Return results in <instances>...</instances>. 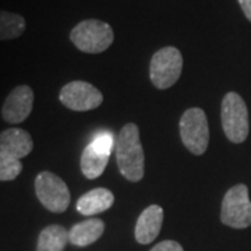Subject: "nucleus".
<instances>
[{
  "label": "nucleus",
  "mask_w": 251,
  "mask_h": 251,
  "mask_svg": "<svg viewBox=\"0 0 251 251\" xmlns=\"http://www.w3.org/2000/svg\"><path fill=\"white\" fill-rule=\"evenodd\" d=\"M116 161L120 173L128 181L143 180L145 172V156L140 138L138 126L127 123L120 130L116 140Z\"/></svg>",
  "instance_id": "f257e3e1"
},
{
  "label": "nucleus",
  "mask_w": 251,
  "mask_h": 251,
  "mask_svg": "<svg viewBox=\"0 0 251 251\" xmlns=\"http://www.w3.org/2000/svg\"><path fill=\"white\" fill-rule=\"evenodd\" d=\"M70 41L84 53H102L115 41L113 29L108 23L100 20H84L73 28Z\"/></svg>",
  "instance_id": "f03ea898"
},
{
  "label": "nucleus",
  "mask_w": 251,
  "mask_h": 251,
  "mask_svg": "<svg viewBox=\"0 0 251 251\" xmlns=\"http://www.w3.org/2000/svg\"><path fill=\"white\" fill-rule=\"evenodd\" d=\"M221 119L225 135L229 141L242 144L249 137V110L246 102L236 92H227L221 106Z\"/></svg>",
  "instance_id": "7ed1b4c3"
},
{
  "label": "nucleus",
  "mask_w": 251,
  "mask_h": 251,
  "mask_svg": "<svg viewBox=\"0 0 251 251\" xmlns=\"http://www.w3.org/2000/svg\"><path fill=\"white\" fill-rule=\"evenodd\" d=\"M183 56L175 46H165L153 54L150 63V77L153 87L168 90L175 85L181 75Z\"/></svg>",
  "instance_id": "20e7f679"
},
{
  "label": "nucleus",
  "mask_w": 251,
  "mask_h": 251,
  "mask_svg": "<svg viewBox=\"0 0 251 251\" xmlns=\"http://www.w3.org/2000/svg\"><path fill=\"white\" fill-rule=\"evenodd\" d=\"M179 128L181 141L190 152L194 155L205 153L209 144V127L202 109H187L180 119Z\"/></svg>",
  "instance_id": "39448f33"
},
{
  "label": "nucleus",
  "mask_w": 251,
  "mask_h": 251,
  "mask_svg": "<svg viewBox=\"0 0 251 251\" xmlns=\"http://www.w3.org/2000/svg\"><path fill=\"white\" fill-rule=\"evenodd\" d=\"M221 221L233 229L251 226V201L246 184H236L227 190L222 201Z\"/></svg>",
  "instance_id": "423d86ee"
},
{
  "label": "nucleus",
  "mask_w": 251,
  "mask_h": 251,
  "mask_svg": "<svg viewBox=\"0 0 251 251\" xmlns=\"http://www.w3.org/2000/svg\"><path fill=\"white\" fill-rule=\"evenodd\" d=\"M35 194L48 211L62 214L70 205L67 184L52 172H41L35 179Z\"/></svg>",
  "instance_id": "0eeeda50"
},
{
  "label": "nucleus",
  "mask_w": 251,
  "mask_h": 251,
  "mask_svg": "<svg viewBox=\"0 0 251 251\" xmlns=\"http://www.w3.org/2000/svg\"><path fill=\"white\" fill-rule=\"evenodd\" d=\"M59 99L66 108L74 112H88L97 109L103 102L102 92L87 81L75 80L60 90Z\"/></svg>",
  "instance_id": "6e6552de"
},
{
  "label": "nucleus",
  "mask_w": 251,
  "mask_h": 251,
  "mask_svg": "<svg viewBox=\"0 0 251 251\" xmlns=\"http://www.w3.org/2000/svg\"><path fill=\"white\" fill-rule=\"evenodd\" d=\"M34 108V91L28 85H18L7 95L1 108V117L10 125L23 123Z\"/></svg>",
  "instance_id": "1a4fd4ad"
},
{
  "label": "nucleus",
  "mask_w": 251,
  "mask_h": 251,
  "mask_svg": "<svg viewBox=\"0 0 251 251\" xmlns=\"http://www.w3.org/2000/svg\"><path fill=\"white\" fill-rule=\"evenodd\" d=\"M163 224V209L159 205H150L145 208L138 221L135 224L134 236L135 240L140 244H150L152 243L158 234L161 233V227Z\"/></svg>",
  "instance_id": "9d476101"
},
{
  "label": "nucleus",
  "mask_w": 251,
  "mask_h": 251,
  "mask_svg": "<svg viewBox=\"0 0 251 251\" xmlns=\"http://www.w3.org/2000/svg\"><path fill=\"white\" fill-rule=\"evenodd\" d=\"M34 148L32 137L24 128L10 127L0 133V151L6 152L17 158L23 159L31 153Z\"/></svg>",
  "instance_id": "9b49d317"
},
{
  "label": "nucleus",
  "mask_w": 251,
  "mask_h": 251,
  "mask_svg": "<svg viewBox=\"0 0 251 251\" xmlns=\"http://www.w3.org/2000/svg\"><path fill=\"white\" fill-rule=\"evenodd\" d=\"M115 202V196L108 188H94L82 194L77 201V211L81 215L92 216L108 211Z\"/></svg>",
  "instance_id": "f8f14e48"
},
{
  "label": "nucleus",
  "mask_w": 251,
  "mask_h": 251,
  "mask_svg": "<svg viewBox=\"0 0 251 251\" xmlns=\"http://www.w3.org/2000/svg\"><path fill=\"white\" fill-rule=\"evenodd\" d=\"M105 224L98 218H91L74 225L69 230V242L77 247H87L95 243L103 234Z\"/></svg>",
  "instance_id": "ddd939ff"
},
{
  "label": "nucleus",
  "mask_w": 251,
  "mask_h": 251,
  "mask_svg": "<svg viewBox=\"0 0 251 251\" xmlns=\"http://www.w3.org/2000/svg\"><path fill=\"white\" fill-rule=\"evenodd\" d=\"M109 156L106 153H102L97 151L91 144L85 147L81 155V172L87 179H97L99 177L105 169L109 162Z\"/></svg>",
  "instance_id": "4468645a"
},
{
  "label": "nucleus",
  "mask_w": 251,
  "mask_h": 251,
  "mask_svg": "<svg viewBox=\"0 0 251 251\" xmlns=\"http://www.w3.org/2000/svg\"><path fill=\"white\" fill-rule=\"evenodd\" d=\"M69 243V232L60 225H50L39 233L36 251H64Z\"/></svg>",
  "instance_id": "2eb2a0df"
},
{
  "label": "nucleus",
  "mask_w": 251,
  "mask_h": 251,
  "mask_svg": "<svg viewBox=\"0 0 251 251\" xmlns=\"http://www.w3.org/2000/svg\"><path fill=\"white\" fill-rule=\"evenodd\" d=\"M27 21L21 14L0 10V41H11L24 34Z\"/></svg>",
  "instance_id": "dca6fc26"
},
{
  "label": "nucleus",
  "mask_w": 251,
  "mask_h": 251,
  "mask_svg": "<svg viewBox=\"0 0 251 251\" xmlns=\"http://www.w3.org/2000/svg\"><path fill=\"white\" fill-rule=\"evenodd\" d=\"M23 171L20 159L0 151V181H11Z\"/></svg>",
  "instance_id": "f3484780"
},
{
  "label": "nucleus",
  "mask_w": 251,
  "mask_h": 251,
  "mask_svg": "<svg viewBox=\"0 0 251 251\" xmlns=\"http://www.w3.org/2000/svg\"><path fill=\"white\" fill-rule=\"evenodd\" d=\"M91 145L102 153H106V155H110L112 151H113V147L116 145V141H115V137L112 133L109 131H100L98 134L95 135L91 141Z\"/></svg>",
  "instance_id": "a211bd4d"
},
{
  "label": "nucleus",
  "mask_w": 251,
  "mask_h": 251,
  "mask_svg": "<svg viewBox=\"0 0 251 251\" xmlns=\"http://www.w3.org/2000/svg\"><path fill=\"white\" fill-rule=\"evenodd\" d=\"M151 251H184L183 247L177 242L173 240H165V242L158 243Z\"/></svg>",
  "instance_id": "6ab92c4d"
},
{
  "label": "nucleus",
  "mask_w": 251,
  "mask_h": 251,
  "mask_svg": "<svg viewBox=\"0 0 251 251\" xmlns=\"http://www.w3.org/2000/svg\"><path fill=\"white\" fill-rule=\"evenodd\" d=\"M239 4H240L246 18L251 23V0H239Z\"/></svg>",
  "instance_id": "aec40b11"
}]
</instances>
